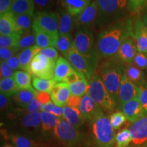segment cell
<instances>
[{
	"mask_svg": "<svg viewBox=\"0 0 147 147\" xmlns=\"http://www.w3.org/2000/svg\"><path fill=\"white\" fill-rule=\"evenodd\" d=\"M133 20L119 21L109 25L100 32L96 42V53L98 59L115 57L121 45L127 37L133 34Z\"/></svg>",
	"mask_w": 147,
	"mask_h": 147,
	"instance_id": "cell-1",
	"label": "cell"
},
{
	"mask_svg": "<svg viewBox=\"0 0 147 147\" xmlns=\"http://www.w3.org/2000/svg\"><path fill=\"white\" fill-rule=\"evenodd\" d=\"M125 63L117 57L104 59L99 63L96 72L102 78L110 97L118 106V95Z\"/></svg>",
	"mask_w": 147,
	"mask_h": 147,
	"instance_id": "cell-2",
	"label": "cell"
},
{
	"mask_svg": "<svg viewBox=\"0 0 147 147\" xmlns=\"http://www.w3.org/2000/svg\"><path fill=\"white\" fill-rule=\"evenodd\" d=\"M91 133L95 147H113L115 142L114 129L109 117L104 115L102 109L98 112L91 122Z\"/></svg>",
	"mask_w": 147,
	"mask_h": 147,
	"instance_id": "cell-3",
	"label": "cell"
},
{
	"mask_svg": "<svg viewBox=\"0 0 147 147\" xmlns=\"http://www.w3.org/2000/svg\"><path fill=\"white\" fill-rule=\"evenodd\" d=\"M53 134L57 140L64 147H80L84 138V134L64 118L59 119Z\"/></svg>",
	"mask_w": 147,
	"mask_h": 147,
	"instance_id": "cell-4",
	"label": "cell"
},
{
	"mask_svg": "<svg viewBox=\"0 0 147 147\" xmlns=\"http://www.w3.org/2000/svg\"><path fill=\"white\" fill-rule=\"evenodd\" d=\"M89 89L88 94L102 110L113 111L117 104L112 100L106 90L102 78L97 72L92 76L89 80Z\"/></svg>",
	"mask_w": 147,
	"mask_h": 147,
	"instance_id": "cell-5",
	"label": "cell"
},
{
	"mask_svg": "<svg viewBox=\"0 0 147 147\" xmlns=\"http://www.w3.org/2000/svg\"><path fill=\"white\" fill-rule=\"evenodd\" d=\"M74 47L80 54L93 62L99 65V59L96 53L93 34L89 29H78L74 38Z\"/></svg>",
	"mask_w": 147,
	"mask_h": 147,
	"instance_id": "cell-6",
	"label": "cell"
},
{
	"mask_svg": "<svg viewBox=\"0 0 147 147\" xmlns=\"http://www.w3.org/2000/svg\"><path fill=\"white\" fill-rule=\"evenodd\" d=\"M99 16L102 20L119 18L128 9L127 0H96Z\"/></svg>",
	"mask_w": 147,
	"mask_h": 147,
	"instance_id": "cell-7",
	"label": "cell"
},
{
	"mask_svg": "<svg viewBox=\"0 0 147 147\" xmlns=\"http://www.w3.org/2000/svg\"><path fill=\"white\" fill-rule=\"evenodd\" d=\"M55 65V61L39 53L34 57L31 62L29 73L33 77L53 80L54 78Z\"/></svg>",
	"mask_w": 147,
	"mask_h": 147,
	"instance_id": "cell-8",
	"label": "cell"
},
{
	"mask_svg": "<svg viewBox=\"0 0 147 147\" xmlns=\"http://www.w3.org/2000/svg\"><path fill=\"white\" fill-rule=\"evenodd\" d=\"M64 57L68 60L73 68L78 72L84 74L88 80H89L92 76L96 72L98 65L80 54L74 46Z\"/></svg>",
	"mask_w": 147,
	"mask_h": 147,
	"instance_id": "cell-9",
	"label": "cell"
},
{
	"mask_svg": "<svg viewBox=\"0 0 147 147\" xmlns=\"http://www.w3.org/2000/svg\"><path fill=\"white\" fill-rule=\"evenodd\" d=\"M34 22L46 32L59 36V15L57 12H37L34 15Z\"/></svg>",
	"mask_w": 147,
	"mask_h": 147,
	"instance_id": "cell-10",
	"label": "cell"
},
{
	"mask_svg": "<svg viewBox=\"0 0 147 147\" xmlns=\"http://www.w3.org/2000/svg\"><path fill=\"white\" fill-rule=\"evenodd\" d=\"M143 89L129 81L124 74L121 79L119 90L118 107L119 109L125 103L139 97Z\"/></svg>",
	"mask_w": 147,
	"mask_h": 147,
	"instance_id": "cell-11",
	"label": "cell"
},
{
	"mask_svg": "<svg viewBox=\"0 0 147 147\" xmlns=\"http://www.w3.org/2000/svg\"><path fill=\"white\" fill-rule=\"evenodd\" d=\"M97 16H99L98 5L96 0H93L87 8L80 15L76 16V20L74 21L76 28L78 29H89V27L95 23Z\"/></svg>",
	"mask_w": 147,
	"mask_h": 147,
	"instance_id": "cell-12",
	"label": "cell"
},
{
	"mask_svg": "<svg viewBox=\"0 0 147 147\" xmlns=\"http://www.w3.org/2000/svg\"><path fill=\"white\" fill-rule=\"evenodd\" d=\"M132 30L138 52L146 53L147 52V27L142 19L137 18L133 20Z\"/></svg>",
	"mask_w": 147,
	"mask_h": 147,
	"instance_id": "cell-13",
	"label": "cell"
},
{
	"mask_svg": "<svg viewBox=\"0 0 147 147\" xmlns=\"http://www.w3.org/2000/svg\"><path fill=\"white\" fill-rule=\"evenodd\" d=\"M129 130L132 144L136 146H142L147 142V116L133 123Z\"/></svg>",
	"mask_w": 147,
	"mask_h": 147,
	"instance_id": "cell-14",
	"label": "cell"
},
{
	"mask_svg": "<svg viewBox=\"0 0 147 147\" xmlns=\"http://www.w3.org/2000/svg\"><path fill=\"white\" fill-rule=\"evenodd\" d=\"M138 53L133 34L127 37L117 53V57L124 63H131Z\"/></svg>",
	"mask_w": 147,
	"mask_h": 147,
	"instance_id": "cell-15",
	"label": "cell"
},
{
	"mask_svg": "<svg viewBox=\"0 0 147 147\" xmlns=\"http://www.w3.org/2000/svg\"><path fill=\"white\" fill-rule=\"evenodd\" d=\"M19 115L18 116V123L20 126L27 130H35L41 129L42 117L41 113H28L24 110V109L18 110Z\"/></svg>",
	"mask_w": 147,
	"mask_h": 147,
	"instance_id": "cell-16",
	"label": "cell"
},
{
	"mask_svg": "<svg viewBox=\"0 0 147 147\" xmlns=\"http://www.w3.org/2000/svg\"><path fill=\"white\" fill-rule=\"evenodd\" d=\"M51 98L56 106L64 107L71 95L69 84L66 82H57L51 90Z\"/></svg>",
	"mask_w": 147,
	"mask_h": 147,
	"instance_id": "cell-17",
	"label": "cell"
},
{
	"mask_svg": "<svg viewBox=\"0 0 147 147\" xmlns=\"http://www.w3.org/2000/svg\"><path fill=\"white\" fill-rule=\"evenodd\" d=\"M33 32L36 36V45L41 49L47 47H55L59 36L51 34L40 28L37 24L33 22Z\"/></svg>",
	"mask_w": 147,
	"mask_h": 147,
	"instance_id": "cell-18",
	"label": "cell"
},
{
	"mask_svg": "<svg viewBox=\"0 0 147 147\" xmlns=\"http://www.w3.org/2000/svg\"><path fill=\"white\" fill-rule=\"evenodd\" d=\"M124 74L127 78L137 87H146V73L133 63H125Z\"/></svg>",
	"mask_w": 147,
	"mask_h": 147,
	"instance_id": "cell-19",
	"label": "cell"
},
{
	"mask_svg": "<svg viewBox=\"0 0 147 147\" xmlns=\"http://www.w3.org/2000/svg\"><path fill=\"white\" fill-rule=\"evenodd\" d=\"M127 119L131 123H134L138 119L145 117L140 102L139 97L125 103L120 108Z\"/></svg>",
	"mask_w": 147,
	"mask_h": 147,
	"instance_id": "cell-20",
	"label": "cell"
},
{
	"mask_svg": "<svg viewBox=\"0 0 147 147\" xmlns=\"http://www.w3.org/2000/svg\"><path fill=\"white\" fill-rule=\"evenodd\" d=\"M78 109L85 121L89 123L98 112L102 110V108L97 105L87 93L82 97Z\"/></svg>",
	"mask_w": 147,
	"mask_h": 147,
	"instance_id": "cell-21",
	"label": "cell"
},
{
	"mask_svg": "<svg viewBox=\"0 0 147 147\" xmlns=\"http://www.w3.org/2000/svg\"><path fill=\"white\" fill-rule=\"evenodd\" d=\"M4 137L10 140L15 147H46L41 141L31 137L30 136L22 135L19 134H4Z\"/></svg>",
	"mask_w": 147,
	"mask_h": 147,
	"instance_id": "cell-22",
	"label": "cell"
},
{
	"mask_svg": "<svg viewBox=\"0 0 147 147\" xmlns=\"http://www.w3.org/2000/svg\"><path fill=\"white\" fill-rule=\"evenodd\" d=\"M75 70L65 57H59L56 61L55 65L54 78L57 82H65L66 78L70 73Z\"/></svg>",
	"mask_w": 147,
	"mask_h": 147,
	"instance_id": "cell-23",
	"label": "cell"
},
{
	"mask_svg": "<svg viewBox=\"0 0 147 147\" xmlns=\"http://www.w3.org/2000/svg\"><path fill=\"white\" fill-rule=\"evenodd\" d=\"M22 32L16 23L15 15L11 11L0 15V34L10 35Z\"/></svg>",
	"mask_w": 147,
	"mask_h": 147,
	"instance_id": "cell-24",
	"label": "cell"
},
{
	"mask_svg": "<svg viewBox=\"0 0 147 147\" xmlns=\"http://www.w3.org/2000/svg\"><path fill=\"white\" fill-rule=\"evenodd\" d=\"M34 0H12L10 11L14 15L27 14L34 16Z\"/></svg>",
	"mask_w": 147,
	"mask_h": 147,
	"instance_id": "cell-25",
	"label": "cell"
},
{
	"mask_svg": "<svg viewBox=\"0 0 147 147\" xmlns=\"http://www.w3.org/2000/svg\"><path fill=\"white\" fill-rule=\"evenodd\" d=\"M41 50V48H40L38 46L35 45L34 47L24 49L20 53V54H18L21 70L29 72L31 62L35 56L39 54Z\"/></svg>",
	"mask_w": 147,
	"mask_h": 147,
	"instance_id": "cell-26",
	"label": "cell"
},
{
	"mask_svg": "<svg viewBox=\"0 0 147 147\" xmlns=\"http://www.w3.org/2000/svg\"><path fill=\"white\" fill-rule=\"evenodd\" d=\"M63 117L78 129L83 126L85 121L78 108H71L67 106L63 107Z\"/></svg>",
	"mask_w": 147,
	"mask_h": 147,
	"instance_id": "cell-27",
	"label": "cell"
},
{
	"mask_svg": "<svg viewBox=\"0 0 147 147\" xmlns=\"http://www.w3.org/2000/svg\"><path fill=\"white\" fill-rule=\"evenodd\" d=\"M37 91L35 89L19 90L13 96V100L16 105L25 108L36 98Z\"/></svg>",
	"mask_w": 147,
	"mask_h": 147,
	"instance_id": "cell-28",
	"label": "cell"
},
{
	"mask_svg": "<svg viewBox=\"0 0 147 147\" xmlns=\"http://www.w3.org/2000/svg\"><path fill=\"white\" fill-rule=\"evenodd\" d=\"M91 3V0H65L62 6L71 16H78Z\"/></svg>",
	"mask_w": 147,
	"mask_h": 147,
	"instance_id": "cell-29",
	"label": "cell"
},
{
	"mask_svg": "<svg viewBox=\"0 0 147 147\" xmlns=\"http://www.w3.org/2000/svg\"><path fill=\"white\" fill-rule=\"evenodd\" d=\"M59 15V35L69 34L72 30L74 21L73 16L67 10H61Z\"/></svg>",
	"mask_w": 147,
	"mask_h": 147,
	"instance_id": "cell-30",
	"label": "cell"
},
{
	"mask_svg": "<svg viewBox=\"0 0 147 147\" xmlns=\"http://www.w3.org/2000/svg\"><path fill=\"white\" fill-rule=\"evenodd\" d=\"M71 95L82 97L88 93L89 89V80L85 75H83L77 81L69 84Z\"/></svg>",
	"mask_w": 147,
	"mask_h": 147,
	"instance_id": "cell-31",
	"label": "cell"
},
{
	"mask_svg": "<svg viewBox=\"0 0 147 147\" xmlns=\"http://www.w3.org/2000/svg\"><path fill=\"white\" fill-rule=\"evenodd\" d=\"M41 117L42 125L40 129L42 133L47 134L51 131H54L59 119L56 116L45 111H41Z\"/></svg>",
	"mask_w": 147,
	"mask_h": 147,
	"instance_id": "cell-32",
	"label": "cell"
},
{
	"mask_svg": "<svg viewBox=\"0 0 147 147\" xmlns=\"http://www.w3.org/2000/svg\"><path fill=\"white\" fill-rule=\"evenodd\" d=\"M13 78L19 90L33 89L32 86V75L25 71H16Z\"/></svg>",
	"mask_w": 147,
	"mask_h": 147,
	"instance_id": "cell-33",
	"label": "cell"
},
{
	"mask_svg": "<svg viewBox=\"0 0 147 147\" xmlns=\"http://www.w3.org/2000/svg\"><path fill=\"white\" fill-rule=\"evenodd\" d=\"M23 34V32H15L10 35H0V47L1 48L18 47Z\"/></svg>",
	"mask_w": 147,
	"mask_h": 147,
	"instance_id": "cell-34",
	"label": "cell"
},
{
	"mask_svg": "<svg viewBox=\"0 0 147 147\" xmlns=\"http://www.w3.org/2000/svg\"><path fill=\"white\" fill-rule=\"evenodd\" d=\"M19 91L16 86L13 77L1 79L0 80V91L1 93L8 97H13Z\"/></svg>",
	"mask_w": 147,
	"mask_h": 147,
	"instance_id": "cell-35",
	"label": "cell"
},
{
	"mask_svg": "<svg viewBox=\"0 0 147 147\" xmlns=\"http://www.w3.org/2000/svg\"><path fill=\"white\" fill-rule=\"evenodd\" d=\"M56 83L57 82L53 79L49 80L39 78L37 77H33L32 79L33 87L38 92H47L50 93Z\"/></svg>",
	"mask_w": 147,
	"mask_h": 147,
	"instance_id": "cell-36",
	"label": "cell"
},
{
	"mask_svg": "<svg viewBox=\"0 0 147 147\" xmlns=\"http://www.w3.org/2000/svg\"><path fill=\"white\" fill-rule=\"evenodd\" d=\"M73 46L74 39L70 34L59 35L56 46H55L58 51H59L63 55H65Z\"/></svg>",
	"mask_w": 147,
	"mask_h": 147,
	"instance_id": "cell-37",
	"label": "cell"
},
{
	"mask_svg": "<svg viewBox=\"0 0 147 147\" xmlns=\"http://www.w3.org/2000/svg\"><path fill=\"white\" fill-rule=\"evenodd\" d=\"M34 16L31 14H18L15 15L16 23L18 28L23 33L30 32L31 27H32Z\"/></svg>",
	"mask_w": 147,
	"mask_h": 147,
	"instance_id": "cell-38",
	"label": "cell"
},
{
	"mask_svg": "<svg viewBox=\"0 0 147 147\" xmlns=\"http://www.w3.org/2000/svg\"><path fill=\"white\" fill-rule=\"evenodd\" d=\"M131 142L130 130L125 128L117 134L115 136L116 147H127Z\"/></svg>",
	"mask_w": 147,
	"mask_h": 147,
	"instance_id": "cell-39",
	"label": "cell"
},
{
	"mask_svg": "<svg viewBox=\"0 0 147 147\" xmlns=\"http://www.w3.org/2000/svg\"><path fill=\"white\" fill-rule=\"evenodd\" d=\"M109 119L114 130L119 129L121 127L124 125L126 121L127 120L123 112L119 111V110L112 113L110 115Z\"/></svg>",
	"mask_w": 147,
	"mask_h": 147,
	"instance_id": "cell-40",
	"label": "cell"
},
{
	"mask_svg": "<svg viewBox=\"0 0 147 147\" xmlns=\"http://www.w3.org/2000/svg\"><path fill=\"white\" fill-rule=\"evenodd\" d=\"M36 43V39L34 33H31L30 32H25L23 33V36H22L21 39L19 42V44H18V48L19 51L24 50V49L34 47Z\"/></svg>",
	"mask_w": 147,
	"mask_h": 147,
	"instance_id": "cell-41",
	"label": "cell"
},
{
	"mask_svg": "<svg viewBox=\"0 0 147 147\" xmlns=\"http://www.w3.org/2000/svg\"><path fill=\"white\" fill-rule=\"evenodd\" d=\"M42 111L47 112V113L52 114V115L57 117H63V108L56 106L52 102H49L47 104L42 106Z\"/></svg>",
	"mask_w": 147,
	"mask_h": 147,
	"instance_id": "cell-42",
	"label": "cell"
},
{
	"mask_svg": "<svg viewBox=\"0 0 147 147\" xmlns=\"http://www.w3.org/2000/svg\"><path fill=\"white\" fill-rule=\"evenodd\" d=\"M132 63L142 70H146L147 67V54L138 52L134 57Z\"/></svg>",
	"mask_w": 147,
	"mask_h": 147,
	"instance_id": "cell-43",
	"label": "cell"
},
{
	"mask_svg": "<svg viewBox=\"0 0 147 147\" xmlns=\"http://www.w3.org/2000/svg\"><path fill=\"white\" fill-rule=\"evenodd\" d=\"M19 51L18 47L0 48V58L1 61H6L13 57Z\"/></svg>",
	"mask_w": 147,
	"mask_h": 147,
	"instance_id": "cell-44",
	"label": "cell"
},
{
	"mask_svg": "<svg viewBox=\"0 0 147 147\" xmlns=\"http://www.w3.org/2000/svg\"><path fill=\"white\" fill-rule=\"evenodd\" d=\"M147 0H127L128 10L132 12H138L146 5Z\"/></svg>",
	"mask_w": 147,
	"mask_h": 147,
	"instance_id": "cell-45",
	"label": "cell"
},
{
	"mask_svg": "<svg viewBox=\"0 0 147 147\" xmlns=\"http://www.w3.org/2000/svg\"><path fill=\"white\" fill-rule=\"evenodd\" d=\"M0 71H1V79L12 78L14 76V69L11 68L6 61H1Z\"/></svg>",
	"mask_w": 147,
	"mask_h": 147,
	"instance_id": "cell-46",
	"label": "cell"
},
{
	"mask_svg": "<svg viewBox=\"0 0 147 147\" xmlns=\"http://www.w3.org/2000/svg\"><path fill=\"white\" fill-rule=\"evenodd\" d=\"M40 53L44 55L50 59L55 61H57V60L59 57L58 51L54 47H47L45 49H42Z\"/></svg>",
	"mask_w": 147,
	"mask_h": 147,
	"instance_id": "cell-47",
	"label": "cell"
},
{
	"mask_svg": "<svg viewBox=\"0 0 147 147\" xmlns=\"http://www.w3.org/2000/svg\"><path fill=\"white\" fill-rule=\"evenodd\" d=\"M42 106L43 105H42L41 103L37 100L36 98H35L26 108H23V109L26 113H37V112H40V110L42 111Z\"/></svg>",
	"mask_w": 147,
	"mask_h": 147,
	"instance_id": "cell-48",
	"label": "cell"
},
{
	"mask_svg": "<svg viewBox=\"0 0 147 147\" xmlns=\"http://www.w3.org/2000/svg\"><path fill=\"white\" fill-rule=\"evenodd\" d=\"M35 6L38 10V12L47 11L51 4L53 3V0H34Z\"/></svg>",
	"mask_w": 147,
	"mask_h": 147,
	"instance_id": "cell-49",
	"label": "cell"
},
{
	"mask_svg": "<svg viewBox=\"0 0 147 147\" xmlns=\"http://www.w3.org/2000/svg\"><path fill=\"white\" fill-rule=\"evenodd\" d=\"M139 100L144 115L147 116V87L144 88L141 92L139 97Z\"/></svg>",
	"mask_w": 147,
	"mask_h": 147,
	"instance_id": "cell-50",
	"label": "cell"
},
{
	"mask_svg": "<svg viewBox=\"0 0 147 147\" xmlns=\"http://www.w3.org/2000/svg\"><path fill=\"white\" fill-rule=\"evenodd\" d=\"M11 104L10 97L7 96L4 94L1 93L0 95V108H1V111H5V110H8Z\"/></svg>",
	"mask_w": 147,
	"mask_h": 147,
	"instance_id": "cell-51",
	"label": "cell"
},
{
	"mask_svg": "<svg viewBox=\"0 0 147 147\" xmlns=\"http://www.w3.org/2000/svg\"><path fill=\"white\" fill-rule=\"evenodd\" d=\"M6 63L14 70L21 69V64H20L19 55H14L13 57L9 59L8 61H6Z\"/></svg>",
	"mask_w": 147,
	"mask_h": 147,
	"instance_id": "cell-52",
	"label": "cell"
},
{
	"mask_svg": "<svg viewBox=\"0 0 147 147\" xmlns=\"http://www.w3.org/2000/svg\"><path fill=\"white\" fill-rule=\"evenodd\" d=\"M36 98L41 103L42 105L51 102V95L47 92H37Z\"/></svg>",
	"mask_w": 147,
	"mask_h": 147,
	"instance_id": "cell-53",
	"label": "cell"
},
{
	"mask_svg": "<svg viewBox=\"0 0 147 147\" xmlns=\"http://www.w3.org/2000/svg\"><path fill=\"white\" fill-rule=\"evenodd\" d=\"M12 0H0V15L10 11Z\"/></svg>",
	"mask_w": 147,
	"mask_h": 147,
	"instance_id": "cell-54",
	"label": "cell"
},
{
	"mask_svg": "<svg viewBox=\"0 0 147 147\" xmlns=\"http://www.w3.org/2000/svg\"><path fill=\"white\" fill-rule=\"evenodd\" d=\"M82 97L74 96V95H70L67 102V106L71 108H78L80 106V102H81Z\"/></svg>",
	"mask_w": 147,
	"mask_h": 147,
	"instance_id": "cell-55",
	"label": "cell"
},
{
	"mask_svg": "<svg viewBox=\"0 0 147 147\" xmlns=\"http://www.w3.org/2000/svg\"><path fill=\"white\" fill-rule=\"evenodd\" d=\"M65 0H53V3L55 2L57 5H63V3L65 2Z\"/></svg>",
	"mask_w": 147,
	"mask_h": 147,
	"instance_id": "cell-56",
	"label": "cell"
},
{
	"mask_svg": "<svg viewBox=\"0 0 147 147\" xmlns=\"http://www.w3.org/2000/svg\"><path fill=\"white\" fill-rule=\"evenodd\" d=\"M142 21H143V22H144V25H146V27H147V11H146V12L144 13V16H143Z\"/></svg>",
	"mask_w": 147,
	"mask_h": 147,
	"instance_id": "cell-57",
	"label": "cell"
},
{
	"mask_svg": "<svg viewBox=\"0 0 147 147\" xmlns=\"http://www.w3.org/2000/svg\"><path fill=\"white\" fill-rule=\"evenodd\" d=\"M2 147H15L12 143H4Z\"/></svg>",
	"mask_w": 147,
	"mask_h": 147,
	"instance_id": "cell-58",
	"label": "cell"
},
{
	"mask_svg": "<svg viewBox=\"0 0 147 147\" xmlns=\"http://www.w3.org/2000/svg\"><path fill=\"white\" fill-rule=\"evenodd\" d=\"M146 87H147V67H146ZM145 87V88H146Z\"/></svg>",
	"mask_w": 147,
	"mask_h": 147,
	"instance_id": "cell-59",
	"label": "cell"
},
{
	"mask_svg": "<svg viewBox=\"0 0 147 147\" xmlns=\"http://www.w3.org/2000/svg\"><path fill=\"white\" fill-rule=\"evenodd\" d=\"M145 10H146V11H147V1H146V5H145Z\"/></svg>",
	"mask_w": 147,
	"mask_h": 147,
	"instance_id": "cell-60",
	"label": "cell"
},
{
	"mask_svg": "<svg viewBox=\"0 0 147 147\" xmlns=\"http://www.w3.org/2000/svg\"><path fill=\"white\" fill-rule=\"evenodd\" d=\"M136 147H145L144 145H142V146H138Z\"/></svg>",
	"mask_w": 147,
	"mask_h": 147,
	"instance_id": "cell-61",
	"label": "cell"
},
{
	"mask_svg": "<svg viewBox=\"0 0 147 147\" xmlns=\"http://www.w3.org/2000/svg\"><path fill=\"white\" fill-rule=\"evenodd\" d=\"M144 146H145V147H147V142H146L144 144Z\"/></svg>",
	"mask_w": 147,
	"mask_h": 147,
	"instance_id": "cell-62",
	"label": "cell"
},
{
	"mask_svg": "<svg viewBox=\"0 0 147 147\" xmlns=\"http://www.w3.org/2000/svg\"><path fill=\"white\" fill-rule=\"evenodd\" d=\"M146 54H147V52H146Z\"/></svg>",
	"mask_w": 147,
	"mask_h": 147,
	"instance_id": "cell-63",
	"label": "cell"
}]
</instances>
